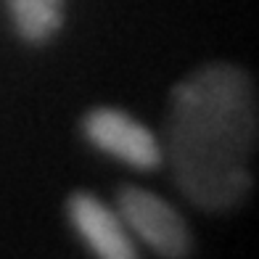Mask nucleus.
I'll list each match as a JSON object with an SVG mask.
<instances>
[{
	"label": "nucleus",
	"instance_id": "nucleus-1",
	"mask_svg": "<svg viewBox=\"0 0 259 259\" xmlns=\"http://www.w3.org/2000/svg\"><path fill=\"white\" fill-rule=\"evenodd\" d=\"M256 96L233 64H206L180 79L169 98L167 161L188 201L230 211L251 191Z\"/></svg>",
	"mask_w": 259,
	"mask_h": 259
},
{
	"label": "nucleus",
	"instance_id": "nucleus-2",
	"mask_svg": "<svg viewBox=\"0 0 259 259\" xmlns=\"http://www.w3.org/2000/svg\"><path fill=\"white\" fill-rule=\"evenodd\" d=\"M116 214L164 259H183L191 251V230L178 209L146 188H122L116 196Z\"/></svg>",
	"mask_w": 259,
	"mask_h": 259
},
{
	"label": "nucleus",
	"instance_id": "nucleus-3",
	"mask_svg": "<svg viewBox=\"0 0 259 259\" xmlns=\"http://www.w3.org/2000/svg\"><path fill=\"white\" fill-rule=\"evenodd\" d=\"M82 130L98 151L135 169H154L161 164V146L156 135L119 109L101 106V109L90 111L82 122Z\"/></svg>",
	"mask_w": 259,
	"mask_h": 259
},
{
	"label": "nucleus",
	"instance_id": "nucleus-4",
	"mask_svg": "<svg viewBox=\"0 0 259 259\" xmlns=\"http://www.w3.org/2000/svg\"><path fill=\"white\" fill-rule=\"evenodd\" d=\"M66 211L79 238L98 259H138V249L127 225L101 198L79 191L69 198Z\"/></svg>",
	"mask_w": 259,
	"mask_h": 259
},
{
	"label": "nucleus",
	"instance_id": "nucleus-5",
	"mask_svg": "<svg viewBox=\"0 0 259 259\" xmlns=\"http://www.w3.org/2000/svg\"><path fill=\"white\" fill-rule=\"evenodd\" d=\"M8 11L27 42L51 40L64 21V0H8Z\"/></svg>",
	"mask_w": 259,
	"mask_h": 259
}]
</instances>
